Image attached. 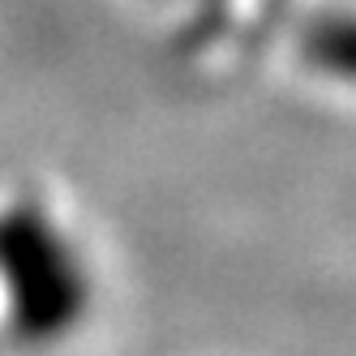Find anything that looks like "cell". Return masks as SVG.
Listing matches in <instances>:
<instances>
[{
  "label": "cell",
  "mask_w": 356,
  "mask_h": 356,
  "mask_svg": "<svg viewBox=\"0 0 356 356\" xmlns=\"http://www.w3.org/2000/svg\"><path fill=\"white\" fill-rule=\"evenodd\" d=\"M305 60L330 78L356 82V13H326L318 17L300 43Z\"/></svg>",
  "instance_id": "6da1fadb"
}]
</instances>
